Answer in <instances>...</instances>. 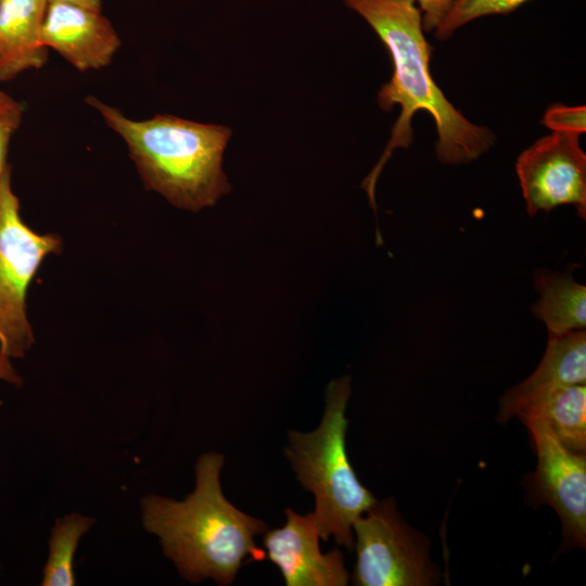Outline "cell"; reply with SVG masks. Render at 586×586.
Listing matches in <instances>:
<instances>
[{"instance_id": "9", "label": "cell", "mask_w": 586, "mask_h": 586, "mask_svg": "<svg viewBox=\"0 0 586 586\" xmlns=\"http://www.w3.org/2000/svg\"><path fill=\"white\" fill-rule=\"evenodd\" d=\"M282 527L267 530L263 539L266 557L279 568L286 586H345L349 574L339 548L320 550L314 512L285 510Z\"/></svg>"}, {"instance_id": "6", "label": "cell", "mask_w": 586, "mask_h": 586, "mask_svg": "<svg viewBox=\"0 0 586 586\" xmlns=\"http://www.w3.org/2000/svg\"><path fill=\"white\" fill-rule=\"evenodd\" d=\"M358 586H430L441 579L424 536L403 520L393 498L375 501L353 524Z\"/></svg>"}, {"instance_id": "16", "label": "cell", "mask_w": 586, "mask_h": 586, "mask_svg": "<svg viewBox=\"0 0 586 586\" xmlns=\"http://www.w3.org/2000/svg\"><path fill=\"white\" fill-rule=\"evenodd\" d=\"M530 0H454L445 18L434 30L435 38L445 41L474 20L508 14Z\"/></svg>"}, {"instance_id": "3", "label": "cell", "mask_w": 586, "mask_h": 586, "mask_svg": "<svg viewBox=\"0 0 586 586\" xmlns=\"http://www.w3.org/2000/svg\"><path fill=\"white\" fill-rule=\"evenodd\" d=\"M85 101L125 141L144 187L174 206L198 212L231 190L222 169L229 127L169 114L135 120L93 95Z\"/></svg>"}, {"instance_id": "17", "label": "cell", "mask_w": 586, "mask_h": 586, "mask_svg": "<svg viewBox=\"0 0 586 586\" xmlns=\"http://www.w3.org/2000/svg\"><path fill=\"white\" fill-rule=\"evenodd\" d=\"M23 113L22 103L0 89V176L9 166L10 141L22 123Z\"/></svg>"}, {"instance_id": "20", "label": "cell", "mask_w": 586, "mask_h": 586, "mask_svg": "<svg viewBox=\"0 0 586 586\" xmlns=\"http://www.w3.org/2000/svg\"><path fill=\"white\" fill-rule=\"evenodd\" d=\"M0 380L13 385L20 386L23 383L22 378L16 373L11 365V359L0 356Z\"/></svg>"}, {"instance_id": "4", "label": "cell", "mask_w": 586, "mask_h": 586, "mask_svg": "<svg viewBox=\"0 0 586 586\" xmlns=\"http://www.w3.org/2000/svg\"><path fill=\"white\" fill-rule=\"evenodd\" d=\"M348 375L326 388L319 426L307 433L290 431L284 454L303 488L315 496V519L320 538L333 537L339 546L354 547L353 524L375 501L358 480L346 451Z\"/></svg>"}, {"instance_id": "15", "label": "cell", "mask_w": 586, "mask_h": 586, "mask_svg": "<svg viewBox=\"0 0 586 586\" xmlns=\"http://www.w3.org/2000/svg\"><path fill=\"white\" fill-rule=\"evenodd\" d=\"M94 520L71 513L55 521L49 540V556L43 569L42 586H73L74 556L81 536Z\"/></svg>"}, {"instance_id": "14", "label": "cell", "mask_w": 586, "mask_h": 586, "mask_svg": "<svg viewBox=\"0 0 586 586\" xmlns=\"http://www.w3.org/2000/svg\"><path fill=\"white\" fill-rule=\"evenodd\" d=\"M538 301L531 309L543 321L548 334H562L586 327V286L571 273L538 269L534 275Z\"/></svg>"}, {"instance_id": "19", "label": "cell", "mask_w": 586, "mask_h": 586, "mask_svg": "<svg viewBox=\"0 0 586 586\" xmlns=\"http://www.w3.org/2000/svg\"><path fill=\"white\" fill-rule=\"evenodd\" d=\"M421 12L422 27L425 33L434 31L445 18L454 0H415Z\"/></svg>"}, {"instance_id": "8", "label": "cell", "mask_w": 586, "mask_h": 586, "mask_svg": "<svg viewBox=\"0 0 586 586\" xmlns=\"http://www.w3.org/2000/svg\"><path fill=\"white\" fill-rule=\"evenodd\" d=\"M537 456L527 479L532 502L550 506L559 515L565 546H586V457L565 448L535 420L523 421Z\"/></svg>"}, {"instance_id": "5", "label": "cell", "mask_w": 586, "mask_h": 586, "mask_svg": "<svg viewBox=\"0 0 586 586\" xmlns=\"http://www.w3.org/2000/svg\"><path fill=\"white\" fill-rule=\"evenodd\" d=\"M54 233L39 234L21 217L11 166L0 176V356L20 358L34 344L26 294L41 263L61 249Z\"/></svg>"}, {"instance_id": "11", "label": "cell", "mask_w": 586, "mask_h": 586, "mask_svg": "<svg viewBox=\"0 0 586 586\" xmlns=\"http://www.w3.org/2000/svg\"><path fill=\"white\" fill-rule=\"evenodd\" d=\"M585 382V330L548 334L547 347L539 365L527 379L504 394L499 402L498 418L505 422L552 390Z\"/></svg>"}, {"instance_id": "2", "label": "cell", "mask_w": 586, "mask_h": 586, "mask_svg": "<svg viewBox=\"0 0 586 586\" xmlns=\"http://www.w3.org/2000/svg\"><path fill=\"white\" fill-rule=\"evenodd\" d=\"M224 462L221 454L205 453L184 500L149 495L141 504L144 528L160 538L165 556L190 583L213 578L229 585L243 564L266 558L254 537L268 525L227 500L219 482Z\"/></svg>"}, {"instance_id": "1", "label": "cell", "mask_w": 586, "mask_h": 586, "mask_svg": "<svg viewBox=\"0 0 586 586\" xmlns=\"http://www.w3.org/2000/svg\"><path fill=\"white\" fill-rule=\"evenodd\" d=\"M377 34L390 53L393 74L378 92L383 111L399 106L391 138L375 166L361 187L375 211L378 178L396 149L408 148L413 138L411 120L419 111L428 112L437 133L435 152L446 165L471 163L486 153L496 141L487 127L469 120L438 88L430 72L432 47L424 36L422 17L415 0H342Z\"/></svg>"}, {"instance_id": "21", "label": "cell", "mask_w": 586, "mask_h": 586, "mask_svg": "<svg viewBox=\"0 0 586 586\" xmlns=\"http://www.w3.org/2000/svg\"><path fill=\"white\" fill-rule=\"evenodd\" d=\"M51 2H66V3H74L79 4L82 7H87L93 10L101 11L102 7V0H48V3Z\"/></svg>"}, {"instance_id": "22", "label": "cell", "mask_w": 586, "mask_h": 586, "mask_svg": "<svg viewBox=\"0 0 586 586\" xmlns=\"http://www.w3.org/2000/svg\"><path fill=\"white\" fill-rule=\"evenodd\" d=\"M0 2H1V0H0Z\"/></svg>"}, {"instance_id": "12", "label": "cell", "mask_w": 586, "mask_h": 586, "mask_svg": "<svg viewBox=\"0 0 586 586\" xmlns=\"http://www.w3.org/2000/svg\"><path fill=\"white\" fill-rule=\"evenodd\" d=\"M48 0H1L0 81L38 69L48 59L41 40Z\"/></svg>"}, {"instance_id": "10", "label": "cell", "mask_w": 586, "mask_h": 586, "mask_svg": "<svg viewBox=\"0 0 586 586\" xmlns=\"http://www.w3.org/2000/svg\"><path fill=\"white\" fill-rule=\"evenodd\" d=\"M41 40L80 72L107 66L120 47L101 11L66 2L48 3Z\"/></svg>"}, {"instance_id": "13", "label": "cell", "mask_w": 586, "mask_h": 586, "mask_svg": "<svg viewBox=\"0 0 586 586\" xmlns=\"http://www.w3.org/2000/svg\"><path fill=\"white\" fill-rule=\"evenodd\" d=\"M520 420L544 423L569 450H586V386L565 385L548 392L523 408Z\"/></svg>"}, {"instance_id": "18", "label": "cell", "mask_w": 586, "mask_h": 586, "mask_svg": "<svg viewBox=\"0 0 586 586\" xmlns=\"http://www.w3.org/2000/svg\"><path fill=\"white\" fill-rule=\"evenodd\" d=\"M542 122L551 131L581 136L586 131V107L553 104L546 110Z\"/></svg>"}, {"instance_id": "7", "label": "cell", "mask_w": 586, "mask_h": 586, "mask_svg": "<svg viewBox=\"0 0 586 586\" xmlns=\"http://www.w3.org/2000/svg\"><path fill=\"white\" fill-rule=\"evenodd\" d=\"M515 171L530 216L568 204L586 217V154L579 135L542 137L520 153Z\"/></svg>"}]
</instances>
